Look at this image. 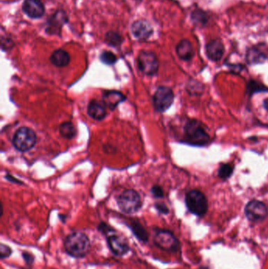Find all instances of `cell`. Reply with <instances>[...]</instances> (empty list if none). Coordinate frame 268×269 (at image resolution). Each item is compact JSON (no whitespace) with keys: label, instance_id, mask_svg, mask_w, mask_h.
Listing matches in <instances>:
<instances>
[{"label":"cell","instance_id":"14","mask_svg":"<svg viewBox=\"0 0 268 269\" xmlns=\"http://www.w3.org/2000/svg\"><path fill=\"white\" fill-rule=\"evenodd\" d=\"M205 52L209 59L213 62H218L223 58L224 54V46L219 40H213L208 43L205 46Z\"/></svg>","mask_w":268,"mask_h":269},{"label":"cell","instance_id":"10","mask_svg":"<svg viewBox=\"0 0 268 269\" xmlns=\"http://www.w3.org/2000/svg\"><path fill=\"white\" fill-rule=\"evenodd\" d=\"M245 214L249 221H262L267 216V206L259 200L250 201L245 208Z\"/></svg>","mask_w":268,"mask_h":269},{"label":"cell","instance_id":"6","mask_svg":"<svg viewBox=\"0 0 268 269\" xmlns=\"http://www.w3.org/2000/svg\"><path fill=\"white\" fill-rule=\"evenodd\" d=\"M185 202L188 210L198 216H203L209 209L208 200L200 190H192L188 192Z\"/></svg>","mask_w":268,"mask_h":269},{"label":"cell","instance_id":"12","mask_svg":"<svg viewBox=\"0 0 268 269\" xmlns=\"http://www.w3.org/2000/svg\"><path fill=\"white\" fill-rule=\"evenodd\" d=\"M131 31H132V35L139 41L147 40L154 32L151 24L149 21L144 19L134 21L131 26Z\"/></svg>","mask_w":268,"mask_h":269},{"label":"cell","instance_id":"13","mask_svg":"<svg viewBox=\"0 0 268 269\" xmlns=\"http://www.w3.org/2000/svg\"><path fill=\"white\" fill-rule=\"evenodd\" d=\"M22 11L30 18L37 19L44 16L45 7L41 0H25L22 4Z\"/></svg>","mask_w":268,"mask_h":269},{"label":"cell","instance_id":"30","mask_svg":"<svg viewBox=\"0 0 268 269\" xmlns=\"http://www.w3.org/2000/svg\"><path fill=\"white\" fill-rule=\"evenodd\" d=\"M152 196L156 199H162L164 197V190L162 186L155 185L151 188Z\"/></svg>","mask_w":268,"mask_h":269},{"label":"cell","instance_id":"31","mask_svg":"<svg viewBox=\"0 0 268 269\" xmlns=\"http://www.w3.org/2000/svg\"><path fill=\"white\" fill-rule=\"evenodd\" d=\"M155 209L158 210V213H161V214L167 215L169 213V209H168V206L165 204V203H157L155 205Z\"/></svg>","mask_w":268,"mask_h":269},{"label":"cell","instance_id":"29","mask_svg":"<svg viewBox=\"0 0 268 269\" xmlns=\"http://www.w3.org/2000/svg\"><path fill=\"white\" fill-rule=\"evenodd\" d=\"M191 17L193 18L194 21H197L198 23L205 24L208 20L205 13L201 11H194Z\"/></svg>","mask_w":268,"mask_h":269},{"label":"cell","instance_id":"8","mask_svg":"<svg viewBox=\"0 0 268 269\" xmlns=\"http://www.w3.org/2000/svg\"><path fill=\"white\" fill-rule=\"evenodd\" d=\"M173 91L166 86H161L157 89L152 96V103L155 109L164 113L172 106L174 102Z\"/></svg>","mask_w":268,"mask_h":269},{"label":"cell","instance_id":"2","mask_svg":"<svg viewBox=\"0 0 268 269\" xmlns=\"http://www.w3.org/2000/svg\"><path fill=\"white\" fill-rule=\"evenodd\" d=\"M186 142L196 146H206L210 142V136L203 125L197 120H189L184 126Z\"/></svg>","mask_w":268,"mask_h":269},{"label":"cell","instance_id":"16","mask_svg":"<svg viewBox=\"0 0 268 269\" xmlns=\"http://www.w3.org/2000/svg\"><path fill=\"white\" fill-rule=\"evenodd\" d=\"M88 113L94 120L102 121L106 116V106L103 102L94 99L88 103Z\"/></svg>","mask_w":268,"mask_h":269},{"label":"cell","instance_id":"22","mask_svg":"<svg viewBox=\"0 0 268 269\" xmlns=\"http://www.w3.org/2000/svg\"><path fill=\"white\" fill-rule=\"evenodd\" d=\"M235 167L232 166V164H223L221 165L220 167L218 170V176L222 179H229L232 176L234 173Z\"/></svg>","mask_w":268,"mask_h":269},{"label":"cell","instance_id":"1","mask_svg":"<svg viewBox=\"0 0 268 269\" xmlns=\"http://www.w3.org/2000/svg\"><path fill=\"white\" fill-rule=\"evenodd\" d=\"M63 249L67 255L72 258H84L91 251V243L89 236L81 230L72 232L64 239Z\"/></svg>","mask_w":268,"mask_h":269},{"label":"cell","instance_id":"19","mask_svg":"<svg viewBox=\"0 0 268 269\" xmlns=\"http://www.w3.org/2000/svg\"><path fill=\"white\" fill-rule=\"evenodd\" d=\"M70 55L63 49L55 50L50 57L51 63L59 68L67 66L70 62Z\"/></svg>","mask_w":268,"mask_h":269},{"label":"cell","instance_id":"11","mask_svg":"<svg viewBox=\"0 0 268 269\" xmlns=\"http://www.w3.org/2000/svg\"><path fill=\"white\" fill-rule=\"evenodd\" d=\"M68 21V15L65 11L58 10L48 19L46 32L50 35H58L61 32L62 27Z\"/></svg>","mask_w":268,"mask_h":269},{"label":"cell","instance_id":"7","mask_svg":"<svg viewBox=\"0 0 268 269\" xmlns=\"http://www.w3.org/2000/svg\"><path fill=\"white\" fill-rule=\"evenodd\" d=\"M139 70L146 76H154L159 69L158 58L152 51H142L137 58Z\"/></svg>","mask_w":268,"mask_h":269},{"label":"cell","instance_id":"24","mask_svg":"<svg viewBox=\"0 0 268 269\" xmlns=\"http://www.w3.org/2000/svg\"><path fill=\"white\" fill-rule=\"evenodd\" d=\"M100 60L105 65H112L118 62V57L112 51H104L100 55Z\"/></svg>","mask_w":268,"mask_h":269},{"label":"cell","instance_id":"4","mask_svg":"<svg viewBox=\"0 0 268 269\" xmlns=\"http://www.w3.org/2000/svg\"><path fill=\"white\" fill-rule=\"evenodd\" d=\"M117 203L121 212L126 214H134L139 212L142 206L139 194L135 190L128 189L118 196Z\"/></svg>","mask_w":268,"mask_h":269},{"label":"cell","instance_id":"9","mask_svg":"<svg viewBox=\"0 0 268 269\" xmlns=\"http://www.w3.org/2000/svg\"><path fill=\"white\" fill-rule=\"evenodd\" d=\"M106 238L107 247L114 257H123L131 251V246L123 236L118 233L109 235Z\"/></svg>","mask_w":268,"mask_h":269},{"label":"cell","instance_id":"26","mask_svg":"<svg viewBox=\"0 0 268 269\" xmlns=\"http://www.w3.org/2000/svg\"><path fill=\"white\" fill-rule=\"evenodd\" d=\"M97 229H98L99 233L103 235V236H105V237L109 236V235L113 234V233H117L116 229L113 228V227H111L109 224H108V223L103 221L100 222V223H98Z\"/></svg>","mask_w":268,"mask_h":269},{"label":"cell","instance_id":"18","mask_svg":"<svg viewBox=\"0 0 268 269\" xmlns=\"http://www.w3.org/2000/svg\"><path fill=\"white\" fill-rule=\"evenodd\" d=\"M175 51H176L178 57L182 61H186V62L190 61L195 55L193 46L187 40L181 41L177 44Z\"/></svg>","mask_w":268,"mask_h":269},{"label":"cell","instance_id":"23","mask_svg":"<svg viewBox=\"0 0 268 269\" xmlns=\"http://www.w3.org/2000/svg\"><path fill=\"white\" fill-rule=\"evenodd\" d=\"M265 60V56L257 50H250L248 51L247 61L251 64L261 63Z\"/></svg>","mask_w":268,"mask_h":269},{"label":"cell","instance_id":"33","mask_svg":"<svg viewBox=\"0 0 268 269\" xmlns=\"http://www.w3.org/2000/svg\"><path fill=\"white\" fill-rule=\"evenodd\" d=\"M263 107L268 112V99H264L263 102Z\"/></svg>","mask_w":268,"mask_h":269},{"label":"cell","instance_id":"25","mask_svg":"<svg viewBox=\"0 0 268 269\" xmlns=\"http://www.w3.org/2000/svg\"><path fill=\"white\" fill-rule=\"evenodd\" d=\"M21 256H22L23 260L25 261V265H26V267L21 269H32V266H33L35 260L33 253L28 251V250H24V251L21 252Z\"/></svg>","mask_w":268,"mask_h":269},{"label":"cell","instance_id":"32","mask_svg":"<svg viewBox=\"0 0 268 269\" xmlns=\"http://www.w3.org/2000/svg\"><path fill=\"white\" fill-rule=\"evenodd\" d=\"M8 180H10L11 182H13L14 183H18V184H23L22 182L20 181L18 179H16V178H14V176H11V175L7 174L5 176Z\"/></svg>","mask_w":268,"mask_h":269},{"label":"cell","instance_id":"28","mask_svg":"<svg viewBox=\"0 0 268 269\" xmlns=\"http://www.w3.org/2000/svg\"><path fill=\"white\" fill-rule=\"evenodd\" d=\"M13 250L11 246L7 244L1 243L0 244V259L1 260H6V259L9 258L12 255Z\"/></svg>","mask_w":268,"mask_h":269},{"label":"cell","instance_id":"17","mask_svg":"<svg viewBox=\"0 0 268 269\" xmlns=\"http://www.w3.org/2000/svg\"><path fill=\"white\" fill-rule=\"evenodd\" d=\"M128 227L131 229L132 234L136 238L138 241L143 243V244L149 243V233H148V230L145 229V227L142 225L140 222L138 221V220H132L128 224Z\"/></svg>","mask_w":268,"mask_h":269},{"label":"cell","instance_id":"27","mask_svg":"<svg viewBox=\"0 0 268 269\" xmlns=\"http://www.w3.org/2000/svg\"><path fill=\"white\" fill-rule=\"evenodd\" d=\"M258 92H268V89L260 84L257 83L256 81H251L248 84V92L253 94Z\"/></svg>","mask_w":268,"mask_h":269},{"label":"cell","instance_id":"20","mask_svg":"<svg viewBox=\"0 0 268 269\" xmlns=\"http://www.w3.org/2000/svg\"><path fill=\"white\" fill-rule=\"evenodd\" d=\"M59 132L62 136L68 139H73L76 135L75 127L70 122H65L60 125Z\"/></svg>","mask_w":268,"mask_h":269},{"label":"cell","instance_id":"21","mask_svg":"<svg viewBox=\"0 0 268 269\" xmlns=\"http://www.w3.org/2000/svg\"><path fill=\"white\" fill-rule=\"evenodd\" d=\"M105 42L112 47L121 46L124 39L122 35L114 31H109L105 33Z\"/></svg>","mask_w":268,"mask_h":269},{"label":"cell","instance_id":"3","mask_svg":"<svg viewBox=\"0 0 268 269\" xmlns=\"http://www.w3.org/2000/svg\"><path fill=\"white\" fill-rule=\"evenodd\" d=\"M155 246L163 251L175 253L180 249V242L172 232L168 229H155L152 239Z\"/></svg>","mask_w":268,"mask_h":269},{"label":"cell","instance_id":"5","mask_svg":"<svg viewBox=\"0 0 268 269\" xmlns=\"http://www.w3.org/2000/svg\"><path fill=\"white\" fill-rule=\"evenodd\" d=\"M36 140V134L32 129L21 127L14 134L12 143L18 151L27 152L35 146Z\"/></svg>","mask_w":268,"mask_h":269},{"label":"cell","instance_id":"15","mask_svg":"<svg viewBox=\"0 0 268 269\" xmlns=\"http://www.w3.org/2000/svg\"><path fill=\"white\" fill-rule=\"evenodd\" d=\"M126 99V97L118 91H108L104 93L102 100L105 106L110 110H114L117 106Z\"/></svg>","mask_w":268,"mask_h":269}]
</instances>
